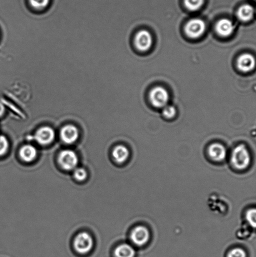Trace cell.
Returning a JSON list of instances; mask_svg holds the SVG:
<instances>
[{
	"instance_id": "6da1fadb",
	"label": "cell",
	"mask_w": 256,
	"mask_h": 257,
	"mask_svg": "<svg viewBox=\"0 0 256 257\" xmlns=\"http://www.w3.org/2000/svg\"><path fill=\"white\" fill-rule=\"evenodd\" d=\"M230 160L232 165L239 170L247 168L250 163V155L246 147L239 145L235 148L232 151Z\"/></svg>"
},
{
	"instance_id": "7a4b0ae2",
	"label": "cell",
	"mask_w": 256,
	"mask_h": 257,
	"mask_svg": "<svg viewBox=\"0 0 256 257\" xmlns=\"http://www.w3.org/2000/svg\"><path fill=\"white\" fill-rule=\"evenodd\" d=\"M150 99L153 106L157 108H164L169 102V95L163 87H157L150 92Z\"/></svg>"
},
{
	"instance_id": "3957f363",
	"label": "cell",
	"mask_w": 256,
	"mask_h": 257,
	"mask_svg": "<svg viewBox=\"0 0 256 257\" xmlns=\"http://www.w3.org/2000/svg\"><path fill=\"white\" fill-rule=\"evenodd\" d=\"M205 24L202 20L195 19L190 21L185 26V33L192 39H197L204 34L205 31Z\"/></svg>"
},
{
	"instance_id": "277c9868",
	"label": "cell",
	"mask_w": 256,
	"mask_h": 257,
	"mask_svg": "<svg viewBox=\"0 0 256 257\" xmlns=\"http://www.w3.org/2000/svg\"><path fill=\"white\" fill-rule=\"evenodd\" d=\"M93 239L89 233L83 232L78 234L75 239L74 246L76 250L80 253H86L92 249Z\"/></svg>"
},
{
	"instance_id": "5b68a950",
	"label": "cell",
	"mask_w": 256,
	"mask_h": 257,
	"mask_svg": "<svg viewBox=\"0 0 256 257\" xmlns=\"http://www.w3.org/2000/svg\"><path fill=\"white\" fill-rule=\"evenodd\" d=\"M59 161L65 170H72L76 168L79 162L77 154L72 150H64L60 154Z\"/></svg>"
},
{
	"instance_id": "8992f818",
	"label": "cell",
	"mask_w": 256,
	"mask_h": 257,
	"mask_svg": "<svg viewBox=\"0 0 256 257\" xmlns=\"http://www.w3.org/2000/svg\"><path fill=\"white\" fill-rule=\"evenodd\" d=\"M130 239L133 243L137 246H143L146 244L150 239L149 229L145 226H139L133 229Z\"/></svg>"
},
{
	"instance_id": "52a82bcc",
	"label": "cell",
	"mask_w": 256,
	"mask_h": 257,
	"mask_svg": "<svg viewBox=\"0 0 256 257\" xmlns=\"http://www.w3.org/2000/svg\"><path fill=\"white\" fill-rule=\"evenodd\" d=\"M55 138L54 129L49 126H44L40 128L35 135V139L41 145H49L52 143Z\"/></svg>"
},
{
	"instance_id": "ba28073f",
	"label": "cell",
	"mask_w": 256,
	"mask_h": 257,
	"mask_svg": "<svg viewBox=\"0 0 256 257\" xmlns=\"http://www.w3.org/2000/svg\"><path fill=\"white\" fill-rule=\"evenodd\" d=\"M135 46L140 51H149L152 44V38L149 32L142 31L138 32L135 39Z\"/></svg>"
},
{
	"instance_id": "9c48e42d",
	"label": "cell",
	"mask_w": 256,
	"mask_h": 257,
	"mask_svg": "<svg viewBox=\"0 0 256 257\" xmlns=\"http://www.w3.org/2000/svg\"><path fill=\"white\" fill-rule=\"evenodd\" d=\"M255 66V57L249 54H243L237 59V68L243 72H249L253 71Z\"/></svg>"
},
{
	"instance_id": "30bf717a",
	"label": "cell",
	"mask_w": 256,
	"mask_h": 257,
	"mask_svg": "<svg viewBox=\"0 0 256 257\" xmlns=\"http://www.w3.org/2000/svg\"><path fill=\"white\" fill-rule=\"evenodd\" d=\"M60 136L65 143L71 144L76 142L79 136V132L73 125H67L62 129Z\"/></svg>"
},
{
	"instance_id": "8fae6325",
	"label": "cell",
	"mask_w": 256,
	"mask_h": 257,
	"mask_svg": "<svg viewBox=\"0 0 256 257\" xmlns=\"http://www.w3.org/2000/svg\"><path fill=\"white\" fill-rule=\"evenodd\" d=\"M208 153L212 160L221 162L226 158L227 150L222 144L214 143L209 146Z\"/></svg>"
},
{
	"instance_id": "7c38bea8",
	"label": "cell",
	"mask_w": 256,
	"mask_h": 257,
	"mask_svg": "<svg viewBox=\"0 0 256 257\" xmlns=\"http://www.w3.org/2000/svg\"><path fill=\"white\" fill-rule=\"evenodd\" d=\"M235 29L234 25L231 21L227 19H222L218 22L216 26V31L220 36L227 37L233 34Z\"/></svg>"
},
{
	"instance_id": "4fadbf2b",
	"label": "cell",
	"mask_w": 256,
	"mask_h": 257,
	"mask_svg": "<svg viewBox=\"0 0 256 257\" xmlns=\"http://www.w3.org/2000/svg\"><path fill=\"white\" fill-rule=\"evenodd\" d=\"M37 155V149L32 145H25L20 149V158L23 161L27 162V163L34 161L36 158Z\"/></svg>"
},
{
	"instance_id": "5bb4252c",
	"label": "cell",
	"mask_w": 256,
	"mask_h": 257,
	"mask_svg": "<svg viewBox=\"0 0 256 257\" xmlns=\"http://www.w3.org/2000/svg\"><path fill=\"white\" fill-rule=\"evenodd\" d=\"M254 16V9L250 5H244L240 7L237 11V17L240 21L248 22L253 19Z\"/></svg>"
},
{
	"instance_id": "9a60e30c",
	"label": "cell",
	"mask_w": 256,
	"mask_h": 257,
	"mask_svg": "<svg viewBox=\"0 0 256 257\" xmlns=\"http://www.w3.org/2000/svg\"><path fill=\"white\" fill-rule=\"evenodd\" d=\"M113 157L118 163H124L129 156V151L124 146H117L112 153Z\"/></svg>"
},
{
	"instance_id": "2e32d148",
	"label": "cell",
	"mask_w": 256,
	"mask_h": 257,
	"mask_svg": "<svg viewBox=\"0 0 256 257\" xmlns=\"http://www.w3.org/2000/svg\"><path fill=\"white\" fill-rule=\"evenodd\" d=\"M116 257H134V249L129 244H122L117 247L115 251Z\"/></svg>"
},
{
	"instance_id": "e0dca14e",
	"label": "cell",
	"mask_w": 256,
	"mask_h": 257,
	"mask_svg": "<svg viewBox=\"0 0 256 257\" xmlns=\"http://www.w3.org/2000/svg\"><path fill=\"white\" fill-rule=\"evenodd\" d=\"M205 0H184L185 6L190 11H197L202 7Z\"/></svg>"
},
{
	"instance_id": "ac0fdd59",
	"label": "cell",
	"mask_w": 256,
	"mask_h": 257,
	"mask_svg": "<svg viewBox=\"0 0 256 257\" xmlns=\"http://www.w3.org/2000/svg\"><path fill=\"white\" fill-rule=\"evenodd\" d=\"M31 6L37 11H42L49 6L50 0H30Z\"/></svg>"
},
{
	"instance_id": "d6986e66",
	"label": "cell",
	"mask_w": 256,
	"mask_h": 257,
	"mask_svg": "<svg viewBox=\"0 0 256 257\" xmlns=\"http://www.w3.org/2000/svg\"><path fill=\"white\" fill-rule=\"evenodd\" d=\"M246 219L250 226L256 228V208L250 209L247 211Z\"/></svg>"
},
{
	"instance_id": "ffe728a7",
	"label": "cell",
	"mask_w": 256,
	"mask_h": 257,
	"mask_svg": "<svg viewBox=\"0 0 256 257\" xmlns=\"http://www.w3.org/2000/svg\"><path fill=\"white\" fill-rule=\"evenodd\" d=\"M176 114V109L174 106H165L163 108L162 114L165 118L171 119L175 116Z\"/></svg>"
},
{
	"instance_id": "44dd1931",
	"label": "cell",
	"mask_w": 256,
	"mask_h": 257,
	"mask_svg": "<svg viewBox=\"0 0 256 257\" xmlns=\"http://www.w3.org/2000/svg\"><path fill=\"white\" fill-rule=\"evenodd\" d=\"M9 148V143L6 137L0 135V156L6 154Z\"/></svg>"
},
{
	"instance_id": "7402d4cb",
	"label": "cell",
	"mask_w": 256,
	"mask_h": 257,
	"mask_svg": "<svg viewBox=\"0 0 256 257\" xmlns=\"http://www.w3.org/2000/svg\"><path fill=\"white\" fill-rule=\"evenodd\" d=\"M87 172L84 168H77L75 169L74 177L76 180L79 181H84L87 178Z\"/></svg>"
},
{
	"instance_id": "603a6c76",
	"label": "cell",
	"mask_w": 256,
	"mask_h": 257,
	"mask_svg": "<svg viewBox=\"0 0 256 257\" xmlns=\"http://www.w3.org/2000/svg\"><path fill=\"white\" fill-rule=\"evenodd\" d=\"M227 257H246V253H245L244 249L240 248H235L229 251Z\"/></svg>"
},
{
	"instance_id": "cb8c5ba5",
	"label": "cell",
	"mask_w": 256,
	"mask_h": 257,
	"mask_svg": "<svg viewBox=\"0 0 256 257\" xmlns=\"http://www.w3.org/2000/svg\"><path fill=\"white\" fill-rule=\"evenodd\" d=\"M5 112V107L4 106V105L2 103V102H0V117L4 116Z\"/></svg>"
}]
</instances>
